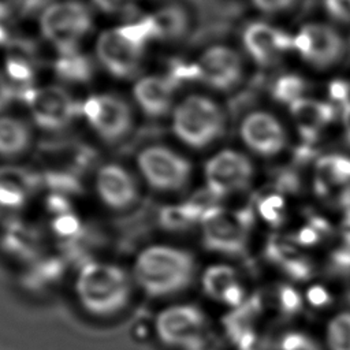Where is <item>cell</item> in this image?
Here are the masks:
<instances>
[{"label": "cell", "instance_id": "1", "mask_svg": "<svg viewBox=\"0 0 350 350\" xmlns=\"http://www.w3.org/2000/svg\"><path fill=\"white\" fill-rule=\"evenodd\" d=\"M137 291L150 299L178 298L198 283L196 254L176 243L154 242L142 246L129 265Z\"/></svg>", "mask_w": 350, "mask_h": 350}, {"label": "cell", "instance_id": "2", "mask_svg": "<svg viewBox=\"0 0 350 350\" xmlns=\"http://www.w3.org/2000/svg\"><path fill=\"white\" fill-rule=\"evenodd\" d=\"M130 268L109 260H89L71 278L77 308L89 319L112 320L123 314L137 294Z\"/></svg>", "mask_w": 350, "mask_h": 350}, {"label": "cell", "instance_id": "3", "mask_svg": "<svg viewBox=\"0 0 350 350\" xmlns=\"http://www.w3.org/2000/svg\"><path fill=\"white\" fill-rule=\"evenodd\" d=\"M174 135L191 149H205L217 141L226 129L223 108L204 94H189L171 111Z\"/></svg>", "mask_w": 350, "mask_h": 350}, {"label": "cell", "instance_id": "4", "mask_svg": "<svg viewBox=\"0 0 350 350\" xmlns=\"http://www.w3.org/2000/svg\"><path fill=\"white\" fill-rule=\"evenodd\" d=\"M149 38L153 37L146 19L134 25L107 29L96 40V57L112 77L129 78L138 71Z\"/></svg>", "mask_w": 350, "mask_h": 350}, {"label": "cell", "instance_id": "5", "mask_svg": "<svg viewBox=\"0 0 350 350\" xmlns=\"http://www.w3.org/2000/svg\"><path fill=\"white\" fill-rule=\"evenodd\" d=\"M152 332L170 350H198L209 343L211 321L200 306L172 302L156 313Z\"/></svg>", "mask_w": 350, "mask_h": 350}, {"label": "cell", "instance_id": "6", "mask_svg": "<svg viewBox=\"0 0 350 350\" xmlns=\"http://www.w3.org/2000/svg\"><path fill=\"white\" fill-rule=\"evenodd\" d=\"M93 26L89 8L77 0H60L49 4L40 16L44 38L57 51L71 55L86 38Z\"/></svg>", "mask_w": 350, "mask_h": 350}, {"label": "cell", "instance_id": "7", "mask_svg": "<svg viewBox=\"0 0 350 350\" xmlns=\"http://www.w3.org/2000/svg\"><path fill=\"white\" fill-rule=\"evenodd\" d=\"M135 163L146 185L160 193L180 191L191 178V163L167 145L153 144L142 148Z\"/></svg>", "mask_w": 350, "mask_h": 350}, {"label": "cell", "instance_id": "8", "mask_svg": "<svg viewBox=\"0 0 350 350\" xmlns=\"http://www.w3.org/2000/svg\"><path fill=\"white\" fill-rule=\"evenodd\" d=\"M346 48L345 37L327 22H306L293 33V52L316 70L335 67L343 59Z\"/></svg>", "mask_w": 350, "mask_h": 350}, {"label": "cell", "instance_id": "9", "mask_svg": "<svg viewBox=\"0 0 350 350\" xmlns=\"http://www.w3.org/2000/svg\"><path fill=\"white\" fill-rule=\"evenodd\" d=\"M81 109L90 129L109 144L126 138L134 124L130 104L113 93L93 94L88 97Z\"/></svg>", "mask_w": 350, "mask_h": 350}, {"label": "cell", "instance_id": "10", "mask_svg": "<svg viewBox=\"0 0 350 350\" xmlns=\"http://www.w3.org/2000/svg\"><path fill=\"white\" fill-rule=\"evenodd\" d=\"M254 178V165L247 154L237 149H221L204 165V179L212 196L224 197L247 189Z\"/></svg>", "mask_w": 350, "mask_h": 350}, {"label": "cell", "instance_id": "11", "mask_svg": "<svg viewBox=\"0 0 350 350\" xmlns=\"http://www.w3.org/2000/svg\"><path fill=\"white\" fill-rule=\"evenodd\" d=\"M241 53L224 44H215L201 52L196 63L197 78L208 88L219 92L235 89L243 78Z\"/></svg>", "mask_w": 350, "mask_h": 350}, {"label": "cell", "instance_id": "12", "mask_svg": "<svg viewBox=\"0 0 350 350\" xmlns=\"http://www.w3.org/2000/svg\"><path fill=\"white\" fill-rule=\"evenodd\" d=\"M242 144L254 154L273 157L282 153L288 142L284 124L268 111L256 109L243 116L239 124Z\"/></svg>", "mask_w": 350, "mask_h": 350}, {"label": "cell", "instance_id": "13", "mask_svg": "<svg viewBox=\"0 0 350 350\" xmlns=\"http://www.w3.org/2000/svg\"><path fill=\"white\" fill-rule=\"evenodd\" d=\"M242 46L260 66H275L293 52V34L275 23L254 21L242 31Z\"/></svg>", "mask_w": 350, "mask_h": 350}, {"label": "cell", "instance_id": "14", "mask_svg": "<svg viewBox=\"0 0 350 350\" xmlns=\"http://www.w3.org/2000/svg\"><path fill=\"white\" fill-rule=\"evenodd\" d=\"M94 190L100 202L115 212L129 211L139 197L135 178L124 165L118 163H105L97 170Z\"/></svg>", "mask_w": 350, "mask_h": 350}, {"label": "cell", "instance_id": "15", "mask_svg": "<svg viewBox=\"0 0 350 350\" xmlns=\"http://www.w3.org/2000/svg\"><path fill=\"white\" fill-rule=\"evenodd\" d=\"M33 122L49 131L66 127L75 115V101L60 86H42L34 89L27 98Z\"/></svg>", "mask_w": 350, "mask_h": 350}, {"label": "cell", "instance_id": "16", "mask_svg": "<svg viewBox=\"0 0 350 350\" xmlns=\"http://www.w3.org/2000/svg\"><path fill=\"white\" fill-rule=\"evenodd\" d=\"M133 98L145 115L161 118L175 107V86L167 77L144 75L133 85Z\"/></svg>", "mask_w": 350, "mask_h": 350}, {"label": "cell", "instance_id": "17", "mask_svg": "<svg viewBox=\"0 0 350 350\" xmlns=\"http://www.w3.org/2000/svg\"><path fill=\"white\" fill-rule=\"evenodd\" d=\"M200 224L202 241L211 249L223 252L238 246L243 238L241 217L220 208H208Z\"/></svg>", "mask_w": 350, "mask_h": 350}, {"label": "cell", "instance_id": "18", "mask_svg": "<svg viewBox=\"0 0 350 350\" xmlns=\"http://www.w3.org/2000/svg\"><path fill=\"white\" fill-rule=\"evenodd\" d=\"M197 284L206 298L221 305L234 306L243 297L241 275L227 264H213L201 269Z\"/></svg>", "mask_w": 350, "mask_h": 350}, {"label": "cell", "instance_id": "19", "mask_svg": "<svg viewBox=\"0 0 350 350\" xmlns=\"http://www.w3.org/2000/svg\"><path fill=\"white\" fill-rule=\"evenodd\" d=\"M33 144L30 124L15 115H0V157L18 159Z\"/></svg>", "mask_w": 350, "mask_h": 350}, {"label": "cell", "instance_id": "20", "mask_svg": "<svg viewBox=\"0 0 350 350\" xmlns=\"http://www.w3.org/2000/svg\"><path fill=\"white\" fill-rule=\"evenodd\" d=\"M26 264H30L27 271L23 273L27 280L26 287H30L33 291H51L66 276L64 261L56 256H37L34 260H31V262Z\"/></svg>", "mask_w": 350, "mask_h": 350}, {"label": "cell", "instance_id": "21", "mask_svg": "<svg viewBox=\"0 0 350 350\" xmlns=\"http://www.w3.org/2000/svg\"><path fill=\"white\" fill-rule=\"evenodd\" d=\"M294 123L302 133L321 131L331 120V107L323 101L304 97L290 105Z\"/></svg>", "mask_w": 350, "mask_h": 350}, {"label": "cell", "instance_id": "22", "mask_svg": "<svg viewBox=\"0 0 350 350\" xmlns=\"http://www.w3.org/2000/svg\"><path fill=\"white\" fill-rule=\"evenodd\" d=\"M153 38L174 40L182 36L189 26V18L185 10L170 5L159 10L146 18Z\"/></svg>", "mask_w": 350, "mask_h": 350}, {"label": "cell", "instance_id": "23", "mask_svg": "<svg viewBox=\"0 0 350 350\" xmlns=\"http://www.w3.org/2000/svg\"><path fill=\"white\" fill-rule=\"evenodd\" d=\"M30 191V176L27 172L5 167L0 170V205L18 208L25 204Z\"/></svg>", "mask_w": 350, "mask_h": 350}, {"label": "cell", "instance_id": "24", "mask_svg": "<svg viewBox=\"0 0 350 350\" xmlns=\"http://www.w3.org/2000/svg\"><path fill=\"white\" fill-rule=\"evenodd\" d=\"M324 350H350V309L334 312L321 332Z\"/></svg>", "mask_w": 350, "mask_h": 350}, {"label": "cell", "instance_id": "25", "mask_svg": "<svg viewBox=\"0 0 350 350\" xmlns=\"http://www.w3.org/2000/svg\"><path fill=\"white\" fill-rule=\"evenodd\" d=\"M275 350H324V347L321 339H317L309 331L290 328L278 335Z\"/></svg>", "mask_w": 350, "mask_h": 350}, {"label": "cell", "instance_id": "26", "mask_svg": "<svg viewBox=\"0 0 350 350\" xmlns=\"http://www.w3.org/2000/svg\"><path fill=\"white\" fill-rule=\"evenodd\" d=\"M273 97L283 103L293 105L305 97L304 94V82L297 75H283L273 85Z\"/></svg>", "mask_w": 350, "mask_h": 350}, {"label": "cell", "instance_id": "27", "mask_svg": "<svg viewBox=\"0 0 350 350\" xmlns=\"http://www.w3.org/2000/svg\"><path fill=\"white\" fill-rule=\"evenodd\" d=\"M328 16L338 23H350V0H324Z\"/></svg>", "mask_w": 350, "mask_h": 350}, {"label": "cell", "instance_id": "28", "mask_svg": "<svg viewBox=\"0 0 350 350\" xmlns=\"http://www.w3.org/2000/svg\"><path fill=\"white\" fill-rule=\"evenodd\" d=\"M138 0H92L93 5L107 15H120L130 11Z\"/></svg>", "mask_w": 350, "mask_h": 350}, {"label": "cell", "instance_id": "29", "mask_svg": "<svg viewBox=\"0 0 350 350\" xmlns=\"http://www.w3.org/2000/svg\"><path fill=\"white\" fill-rule=\"evenodd\" d=\"M256 10L265 15H278L287 12L297 0H250Z\"/></svg>", "mask_w": 350, "mask_h": 350}, {"label": "cell", "instance_id": "30", "mask_svg": "<svg viewBox=\"0 0 350 350\" xmlns=\"http://www.w3.org/2000/svg\"><path fill=\"white\" fill-rule=\"evenodd\" d=\"M342 124H343V129H345V133H346L347 138L350 139V104L343 108Z\"/></svg>", "mask_w": 350, "mask_h": 350}, {"label": "cell", "instance_id": "31", "mask_svg": "<svg viewBox=\"0 0 350 350\" xmlns=\"http://www.w3.org/2000/svg\"><path fill=\"white\" fill-rule=\"evenodd\" d=\"M8 1H10V0H0V10H3Z\"/></svg>", "mask_w": 350, "mask_h": 350}]
</instances>
